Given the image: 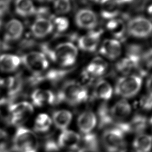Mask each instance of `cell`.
Returning a JSON list of instances; mask_svg holds the SVG:
<instances>
[{"mask_svg": "<svg viewBox=\"0 0 152 152\" xmlns=\"http://www.w3.org/2000/svg\"><path fill=\"white\" fill-rule=\"evenodd\" d=\"M113 93V89L109 83L104 80H99L95 85L94 94L97 99L104 101L111 99Z\"/></svg>", "mask_w": 152, "mask_h": 152, "instance_id": "484cf974", "label": "cell"}, {"mask_svg": "<svg viewBox=\"0 0 152 152\" xmlns=\"http://www.w3.org/2000/svg\"><path fill=\"white\" fill-rule=\"evenodd\" d=\"M98 127L100 129L112 127L115 123L111 116L110 109L105 104L99 107L98 110Z\"/></svg>", "mask_w": 152, "mask_h": 152, "instance_id": "4316f807", "label": "cell"}, {"mask_svg": "<svg viewBox=\"0 0 152 152\" xmlns=\"http://www.w3.org/2000/svg\"><path fill=\"white\" fill-rule=\"evenodd\" d=\"M110 111L115 123L123 122L131 114L132 107L126 100L121 99L110 109Z\"/></svg>", "mask_w": 152, "mask_h": 152, "instance_id": "5bb4252c", "label": "cell"}, {"mask_svg": "<svg viewBox=\"0 0 152 152\" xmlns=\"http://www.w3.org/2000/svg\"><path fill=\"white\" fill-rule=\"evenodd\" d=\"M151 118H150V121ZM148 119L144 115L140 114H136L129 122H127L129 134H143L148 127Z\"/></svg>", "mask_w": 152, "mask_h": 152, "instance_id": "ffe728a7", "label": "cell"}, {"mask_svg": "<svg viewBox=\"0 0 152 152\" xmlns=\"http://www.w3.org/2000/svg\"><path fill=\"white\" fill-rule=\"evenodd\" d=\"M52 125L51 118L46 114L42 113L35 118L34 130L38 134H44L49 132Z\"/></svg>", "mask_w": 152, "mask_h": 152, "instance_id": "f1b7e54d", "label": "cell"}, {"mask_svg": "<svg viewBox=\"0 0 152 152\" xmlns=\"http://www.w3.org/2000/svg\"><path fill=\"white\" fill-rule=\"evenodd\" d=\"M80 140L79 134L72 130L65 129L60 134L57 143L60 148L76 151Z\"/></svg>", "mask_w": 152, "mask_h": 152, "instance_id": "30bf717a", "label": "cell"}, {"mask_svg": "<svg viewBox=\"0 0 152 152\" xmlns=\"http://www.w3.org/2000/svg\"><path fill=\"white\" fill-rule=\"evenodd\" d=\"M11 146L15 152H37L39 142L33 131L20 126L15 132Z\"/></svg>", "mask_w": 152, "mask_h": 152, "instance_id": "3957f363", "label": "cell"}, {"mask_svg": "<svg viewBox=\"0 0 152 152\" xmlns=\"http://www.w3.org/2000/svg\"><path fill=\"white\" fill-rule=\"evenodd\" d=\"M141 106L146 110H150L152 108V93H148L141 100Z\"/></svg>", "mask_w": 152, "mask_h": 152, "instance_id": "e575fe53", "label": "cell"}, {"mask_svg": "<svg viewBox=\"0 0 152 152\" xmlns=\"http://www.w3.org/2000/svg\"><path fill=\"white\" fill-rule=\"evenodd\" d=\"M7 101V99L4 93L0 89V106H2L5 104Z\"/></svg>", "mask_w": 152, "mask_h": 152, "instance_id": "74e56055", "label": "cell"}, {"mask_svg": "<svg viewBox=\"0 0 152 152\" xmlns=\"http://www.w3.org/2000/svg\"><path fill=\"white\" fill-rule=\"evenodd\" d=\"M100 53L109 59H116L121 54V44L117 39H105L101 45Z\"/></svg>", "mask_w": 152, "mask_h": 152, "instance_id": "e0dca14e", "label": "cell"}, {"mask_svg": "<svg viewBox=\"0 0 152 152\" xmlns=\"http://www.w3.org/2000/svg\"><path fill=\"white\" fill-rule=\"evenodd\" d=\"M31 32L34 37L43 38L51 33L53 29L51 21L44 17H39L31 26Z\"/></svg>", "mask_w": 152, "mask_h": 152, "instance_id": "2e32d148", "label": "cell"}, {"mask_svg": "<svg viewBox=\"0 0 152 152\" xmlns=\"http://www.w3.org/2000/svg\"><path fill=\"white\" fill-rule=\"evenodd\" d=\"M2 119H3V117H2V114L1 111H0V123L2 121Z\"/></svg>", "mask_w": 152, "mask_h": 152, "instance_id": "f35d334b", "label": "cell"}, {"mask_svg": "<svg viewBox=\"0 0 152 152\" xmlns=\"http://www.w3.org/2000/svg\"><path fill=\"white\" fill-rule=\"evenodd\" d=\"M23 26L20 21L17 19H12L6 24L4 39L7 42L17 41L23 35Z\"/></svg>", "mask_w": 152, "mask_h": 152, "instance_id": "ac0fdd59", "label": "cell"}, {"mask_svg": "<svg viewBox=\"0 0 152 152\" xmlns=\"http://www.w3.org/2000/svg\"><path fill=\"white\" fill-rule=\"evenodd\" d=\"M53 8L58 14H66L70 12L71 4L67 0H59L53 2Z\"/></svg>", "mask_w": 152, "mask_h": 152, "instance_id": "d6a6232c", "label": "cell"}, {"mask_svg": "<svg viewBox=\"0 0 152 152\" xmlns=\"http://www.w3.org/2000/svg\"><path fill=\"white\" fill-rule=\"evenodd\" d=\"M10 116L7 123L10 125L20 127L28 121L34 112L33 105L27 101L12 103L8 107Z\"/></svg>", "mask_w": 152, "mask_h": 152, "instance_id": "5b68a950", "label": "cell"}, {"mask_svg": "<svg viewBox=\"0 0 152 152\" xmlns=\"http://www.w3.org/2000/svg\"><path fill=\"white\" fill-rule=\"evenodd\" d=\"M126 30L130 35L134 37L145 38L151 34L152 23L144 17H136L128 21Z\"/></svg>", "mask_w": 152, "mask_h": 152, "instance_id": "ba28073f", "label": "cell"}, {"mask_svg": "<svg viewBox=\"0 0 152 152\" xmlns=\"http://www.w3.org/2000/svg\"><path fill=\"white\" fill-rule=\"evenodd\" d=\"M43 53L62 66H70L76 61L78 55L77 48L71 42L58 44L54 49L48 44L42 46Z\"/></svg>", "mask_w": 152, "mask_h": 152, "instance_id": "6da1fadb", "label": "cell"}, {"mask_svg": "<svg viewBox=\"0 0 152 152\" xmlns=\"http://www.w3.org/2000/svg\"><path fill=\"white\" fill-rule=\"evenodd\" d=\"M77 121L78 129L83 134L91 132L97 125V117L91 111L83 112L78 116Z\"/></svg>", "mask_w": 152, "mask_h": 152, "instance_id": "9a60e30c", "label": "cell"}, {"mask_svg": "<svg viewBox=\"0 0 152 152\" xmlns=\"http://www.w3.org/2000/svg\"><path fill=\"white\" fill-rule=\"evenodd\" d=\"M23 85V79L19 75L10 77L6 80H0V86H3L6 88L10 98H13L16 96L21 91Z\"/></svg>", "mask_w": 152, "mask_h": 152, "instance_id": "44dd1931", "label": "cell"}, {"mask_svg": "<svg viewBox=\"0 0 152 152\" xmlns=\"http://www.w3.org/2000/svg\"><path fill=\"white\" fill-rule=\"evenodd\" d=\"M76 24L82 29L91 30L97 26L98 18L94 12L89 9H82L77 12L75 17Z\"/></svg>", "mask_w": 152, "mask_h": 152, "instance_id": "9c48e42d", "label": "cell"}, {"mask_svg": "<svg viewBox=\"0 0 152 152\" xmlns=\"http://www.w3.org/2000/svg\"><path fill=\"white\" fill-rule=\"evenodd\" d=\"M152 146V137L145 134H138L132 142L134 152H150Z\"/></svg>", "mask_w": 152, "mask_h": 152, "instance_id": "d4e9b609", "label": "cell"}, {"mask_svg": "<svg viewBox=\"0 0 152 152\" xmlns=\"http://www.w3.org/2000/svg\"><path fill=\"white\" fill-rule=\"evenodd\" d=\"M88 91L85 87L74 81L66 83L56 97L55 104L65 101L69 104L76 105L86 101Z\"/></svg>", "mask_w": 152, "mask_h": 152, "instance_id": "7a4b0ae2", "label": "cell"}, {"mask_svg": "<svg viewBox=\"0 0 152 152\" xmlns=\"http://www.w3.org/2000/svg\"><path fill=\"white\" fill-rule=\"evenodd\" d=\"M43 145L45 152H58L60 150L57 141L52 137L51 133L46 135Z\"/></svg>", "mask_w": 152, "mask_h": 152, "instance_id": "1f68e13d", "label": "cell"}, {"mask_svg": "<svg viewBox=\"0 0 152 152\" xmlns=\"http://www.w3.org/2000/svg\"><path fill=\"white\" fill-rule=\"evenodd\" d=\"M20 58L12 54L0 56V70L3 72H12L16 70L21 64Z\"/></svg>", "mask_w": 152, "mask_h": 152, "instance_id": "cb8c5ba5", "label": "cell"}, {"mask_svg": "<svg viewBox=\"0 0 152 152\" xmlns=\"http://www.w3.org/2000/svg\"><path fill=\"white\" fill-rule=\"evenodd\" d=\"M31 100L35 106L42 107L45 105L55 104L56 96L49 90L37 89L32 93Z\"/></svg>", "mask_w": 152, "mask_h": 152, "instance_id": "d6986e66", "label": "cell"}, {"mask_svg": "<svg viewBox=\"0 0 152 152\" xmlns=\"http://www.w3.org/2000/svg\"><path fill=\"white\" fill-rule=\"evenodd\" d=\"M116 68L118 72L125 75H128L134 69H136L134 62L127 56L117 62Z\"/></svg>", "mask_w": 152, "mask_h": 152, "instance_id": "4dcf8cb0", "label": "cell"}, {"mask_svg": "<svg viewBox=\"0 0 152 152\" xmlns=\"http://www.w3.org/2000/svg\"><path fill=\"white\" fill-rule=\"evenodd\" d=\"M76 152H100V142L97 134L94 132L83 134Z\"/></svg>", "mask_w": 152, "mask_h": 152, "instance_id": "7c38bea8", "label": "cell"}, {"mask_svg": "<svg viewBox=\"0 0 152 152\" xmlns=\"http://www.w3.org/2000/svg\"><path fill=\"white\" fill-rule=\"evenodd\" d=\"M107 64L104 60L100 57L95 58L87 66L82 74L84 79L90 82L95 77L102 75L107 71Z\"/></svg>", "mask_w": 152, "mask_h": 152, "instance_id": "8fae6325", "label": "cell"}, {"mask_svg": "<svg viewBox=\"0 0 152 152\" xmlns=\"http://www.w3.org/2000/svg\"><path fill=\"white\" fill-rule=\"evenodd\" d=\"M123 1H101V16L103 18L111 20L119 14L121 5Z\"/></svg>", "mask_w": 152, "mask_h": 152, "instance_id": "7402d4cb", "label": "cell"}, {"mask_svg": "<svg viewBox=\"0 0 152 152\" xmlns=\"http://www.w3.org/2000/svg\"><path fill=\"white\" fill-rule=\"evenodd\" d=\"M101 37V32L99 31H91L80 37L77 44L80 50L88 52L95 51L99 45Z\"/></svg>", "mask_w": 152, "mask_h": 152, "instance_id": "4fadbf2b", "label": "cell"}, {"mask_svg": "<svg viewBox=\"0 0 152 152\" xmlns=\"http://www.w3.org/2000/svg\"><path fill=\"white\" fill-rule=\"evenodd\" d=\"M101 142L107 152H126L125 134L115 126L106 128L101 137Z\"/></svg>", "mask_w": 152, "mask_h": 152, "instance_id": "277c9868", "label": "cell"}, {"mask_svg": "<svg viewBox=\"0 0 152 152\" xmlns=\"http://www.w3.org/2000/svg\"><path fill=\"white\" fill-rule=\"evenodd\" d=\"M72 119V114L71 112L66 110H60L53 113L51 121L56 128L62 131L70 125Z\"/></svg>", "mask_w": 152, "mask_h": 152, "instance_id": "603a6c76", "label": "cell"}, {"mask_svg": "<svg viewBox=\"0 0 152 152\" xmlns=\"http://www.w3.org/2000/svg\"><path fill=\"white\" fill-rule=\"evenodd\" d=\"M21 62L34 76L43 74L47 70L49 62L43 53L32 51L26 53L20 58Z\"/></svg>", "mask_w": 152, "mask_h": 152, "instance_id": "52a82bcc", "label": "cell"}, {"mask_svg": "<svg viewBox=\"0 0 152 152\" xmlns=\"http://www.w3.org/2000/svg\"><path fill=\"white\" fill-rule=\"evenodd\" d=\"M142 78L137 75H126L119 78L115 86V93L125 98L136 96L142 85Z\"/></svg>", "mask_w": 152, "mask_h": 152, "instance_id": "8992f818", "label": "cell"}, {"mask_svg": "<svg viewBox=\"0 0 152 152\" xmlns=\"http://www.w3.org/2000/svg\"><path fill=\"white\" fill-rule=\"evenodd\" d=\"M15 9L17 14L23 17L30 16L36 12V8L33 3L28 0L16 1Z\"/></svg>", "mask_w": 152, "mask_h": 152, "instance_id": "83f0119b", "label": "cell"}, {"mask_svg": "<svg viewBox=\"0 0 152 152\" xmlns=\"http://www.w3.org/2000/svg\"><path fill=\"white\" fill-rule=\"evenodd\" d=\"M53 29L55 28L58 32L66 31L69 26L68 19L64 17H58L53 20Z\"/></svg>", "mask_w": 152, "mask_h": 152, "instance_id": "836d02e7", "label": "cell"}, {"mask_svg": "<svg viewBox=\"0 0 152 152\" xmlns=\"http://www.w3.org/2000/svg\"><path fill=\"white\" fill-rule=\"evenodd\" d=\"M8 134L7 132L0 128V146L8 144Z\"/></svg>", "mask_w": 152, "mask_h": 152, "instance_id": "8d00e7d4", "label": "cell"}, {"mask_svg": "<svg viewBox=\"0 0 152 152\" xmlns=\"http://www.w3.org/2000/svg\"><path fill=\"white\" fill-rule=\"evenodd\" d=\"M10 3L9 1H0V17L4 16L8 12Z\"/></svg>", "mask_w": 152, "mask_h": 152, "instance_id": "d590c367", "label": "cell"}, {"mask_svg": "<svg viewBox=\"0 0 152 152\" xmlns=\"http://www.w3.org/2000/svg\"></svg>", "mask_w": 152, "mask_h": 152, "instance_id": "ab89813d", "label": "cell"}, {"mask_svg": "<svg viewBox=\"0 0 152 152\" xmlns=\"http://www.w3.org/2000/svg\"><path fill=\"white\" fill-rule=\"evenodd\" d=\"M107 28L114 37L120 39L124 37L126 30V26L123 20L115 18L110 20Z\"/></svg>", "mask_w": 152, "mask_h": 152, "instance_id": "f546056e", "label": "cell"}]
</instances>
